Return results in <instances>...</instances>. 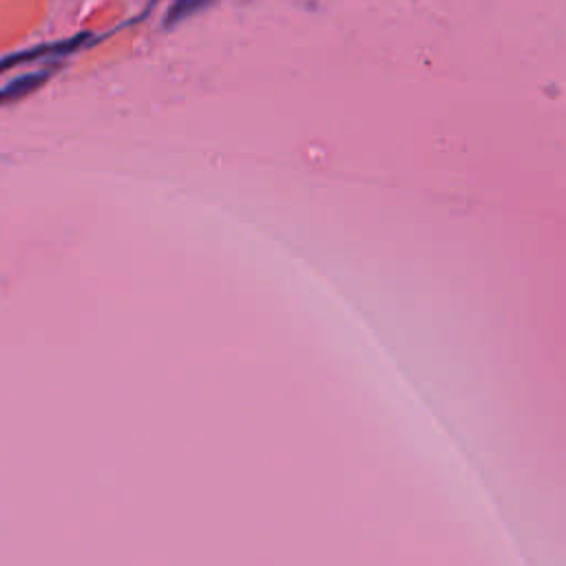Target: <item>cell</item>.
<instances>
[{
	"mask_svg": "<svg viewBox=\"0 0 566 566\" xmlns=\"http://www.w3.org/2000/svg\"><path fill=\"white\" fill-rule=\"evenodd\" d=\"M85 40H87V36H78V38L65 40V43L45 45V47H38V49H31V51H23V54L9 56V58H5V60H0V73L7 71V69H14V67H18V65H25V62H34V60H38V58L71 54V51H76L82 43H85Z\"/></svg>",
	"mask_w": 566,
	"mask_h": 566,
	"instance_id": "6da1fadb",
	"label": "cell"
},
{
	"mask_svg": "<svg viewBox=\"0 0 566 566\" xmlns=\"http://www.w3.org/2000/svg\"><path fill=\"white\" fill-rule=\"evenodd\" d=\"M211 3L213 0H175L169 9V14H166L164 18V25L166 27L180 25L182 20L195 16L197 12H202V9H206Z\"/></svg>",
	"mask_w": 566,
	"mask_h": 566,
	"instance_id": "3957f363",
	"label": "cell"
},
{
	"mask_svg": "<svg viewBox=\"0 0 566 566\" xmlns=\"http://www.w3.org/2000/svg\"><path fill=\"white\" fill-rule=\"evenodd\" d=\"M49 76H51L49 71H38V73H27V76H20L14 82H9L7 87L0 89V107L18 102V100L31 96V93H36L49 80Z\"/></svg>",
	"mask_w": 566,
	"mask_h": 566,
	"instance_id": "7a4b0ae2",
	"label": "cell"
}]
</instances>
